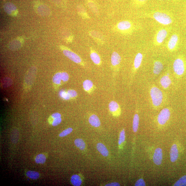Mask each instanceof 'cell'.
Here are the masks:
<instances>
[{
  "label": "cell",
  "mask_w": 186,
  "mask_h": 186,
  "mask_svg": "<svg viewBox=\"0 0 186 186\" xmlns=\"http://www.w3.org/2000/svg\"><path fill=\"white\" fill-rule=\"evenodd\" d=\"M121 57L120 55L116 52L112 53L111 57V63L113 66L119 65L121 62Z\"/></svg>",
  "instance_id": "5bb4252c"
},
{
  "label": "cell",
  "mask_w": 186,
  "mask_h": 186,
  "mask_svg": "<svg viewBox=\"0 0 186 186\" xmlns=\"http://www.w3.org/2000/svg\"><path fill=\"white\" fill-rule=\"evenodd\" d=\"M5 11L9 15H14L15 14L16 10V7L11 3H6L4 8Z\"/></svg>",
  "instance_id": "d6986e66"
},
{
  "label": "cell",
  "mask_w": 186,
  "mask_h": 186,
  "mask_svg": "<svg viewBox=\"0 0 186 186\" xmlns=\"http://www.w3.org/2000/svg\"><path fill=\"white\" fill-rule=\"evenodd\" d=\"M92 61L96 65H99L101 63V59L99 55L95 52H92L90 55Z\"/></svg>",
  "instance_id": "7402d4cb"
},
{
  "label": "cell",
  "mask_w": 186,
  "mask_h": 186,
  "mask_svg": "<svg viewBox=\"0 0 186 186\" xmlns=\"http://www.w3.org/2000/svg\"><path fill=\"white\" fill-rule=\"evenodd\" d=\"M163 64L159 61H157L154 64L153 72L156 74H158L163 69Z\"/></svg>",
  "instance_id": "ac0fdd59"
},
{
  "label": "cell",
  "mask_w": 186,
  "mask_h": 186,
  "mask_svg": "<svg viewBox=\"0 0 186 186\" xmlns=\"http://www.w3.org/2000/svg\"><path fill=\"white\" fill-rule=\"evenodd\" d=\"M143 59V55L140 53H139L136 56L134 60V67L137 69L140 66Z\"/></svg>",
  "instance_id": "44dd1931"
},
{
  "label": "cell",
  "mask_w": 186,
  "mask_h": 186,
  "mask_svg": "<svg viewBox=\"0 0 186 186\" xmlns=\"http://www.w3.org/2000/svg\"><path fill=\"white\" fill-rule=\"evenodd\" d=\"M154 18L159 23L167 25L172 23V20L171 18L166 14L156 12L153 14Z\"/></svg>",
  "instance_id": "7a4b0ae2"
},
{
  "label": "cell",
  "mask_w": 186,
  "mask_h": 186,
  "mask_svg": "<svg viewBox=\"0 0 186 186\" xmlns=\"http://www.w3.org/2000/svg\"><path fill=\"white\" fill-rule=\"evenodd\" d=\"M135 1L138 4L140 5L144 4L147 1V0H135Z\"/></svg>",
  "instance_id": "d590c367"
},
{
  "label": "cell",
  "mask_w": 186,
  "mask_h": 186,
  "mask_svg": "<svg viewBox=\"0 0 186 186\" xmlns=\"http://www.w3.org/2000/svg\"><path fill=\"white\" fill-rule=\"evenodd\" d=\"M89 121L92 126L95 127H99L101 124L99 118L95 114H92L89 118Z\"/></svg>",
  "instance_id": "7c38bea8"
},
{
  "label": "cell",
  "mask_w": 186,
  "mask_h": 186,
  "mask_svg": "<svg viewBox=\"0 0 186 186\" xmlns=\"http://www.w3.org/2000/svg\"><path fill=\"white\" fill-rule=\"evenodd\" d=\"M69 76L68 74L66 72L58 73L56 74L53 78V82L55 84L60 85L62 81L65 83L68 80Z\"/></svg>",
  "instance_id": "277c9868"
},
{
  "label": "cell",
  "mask_w": 186,
  "mask_h": 186,
  "mask_svg": "<svg viewBox=\"0 0 186 186\" xmlns=\"http://www.w3.org/2000/svg\"><path fill=\"white\" fill-rule=\"evenodd\" d=\"M120 185V184L118 183V182H112V183L107 184L106 185V186H117Z\"/></svg>",
  "instance_id": "8d00e7d4"
},
{
  "label": "cell",
  "mask_w": 186,
  "mask_h": 186,
  "mask_svg": "<svg viewBox=\"0 0 186 186\" xmlns=\"http://www.w3.org/2000/svg\"><path fill=\"white\" fill-rule=\"evenodd\" d=\"M59 95L61 97L65 100H68L70 99L67 91L65 90L61 91L59 92Z\"/></svg>",
  "instance_id": "f1b7e54d"
},
{
  "label": "cell",
  "mask_w": 186,
  "mask_h": 186,
  "mask_svg": "<svg viewBox=\"0 0 186 186\" xmlns=\"http://www.w3.org/2000/svg\"><path fill=\"white\" fill-rule=\"evenodd\" d=\"M71 182L74 186H79L81 184L82 180L79 176L78 175L75 174L71 177Z\"/></svg>",
  "instance_id": "ffe728a7"
},
{
  "label": "cell",
  "mask_w": 186,
  "mask_h": 186,
  "mask_svg": "<svg viewBox=\"0 0 186 186\" xmlns=\"http://www.w3.org/2000/svg\"><path fill=\"white\" fill-rule=\"evenodd\" d=\"M63 52L64 55L73 62L83 65L80 57L76 53L67 49L63 50Z\"/></svg>",
  "instance_id": "8992f818"
},
{
  "label": "cell",
  "mask_w": 186,
  "mask_h": 186,
  "mask_svg": "<svg viewBox=\"0 0 186 186\" xmlns=\"http://www.w3.org/2000/svg\"><path fill=\"white\" fill-rule=\"evenodd\" d=\"M83 87L84 90L89 94H90L96 89L94 83L91 80L89 79L84 81Z\"/></svg>",
  "instance_id": "9c48e42d"
},
{
  "label": "cell",
  "mask_w": 186,
  "mask_h": 186,
  "mask_svg": "<svg viewBox=\"0 0 186 186\" xmlns=\"http://www.w3.org/2000/svg\"><path fill=\"white\" fill-rule=\"evenodd\" d=\"M163 159L162 150L160 148L156 149L153 156V162L157 166H159L162 163Z\"/></svg>",
  "instance_id": "52a82bcc"
},
{
  "label": "cell",
  "mask_w": 186,
  "mask_h": 186,
  "mask_svg": "<svg viewBox=\"0 0 186 186\" xmlns=\"http://www.w3.org/2000/svg\"><path fill=\"white\" fill-rule=\"evenodd\" d=\"M174 72L178 76L183 75L185 71V67L183 60L180 58L175 60L173 65Z\"/></svg>",
  "instance_id": "3957f363"
},
{
  "label": "cell",
  "mask_w": 186,
  "mask_h": 186,
  "mask_svg": "<svg viewBox=\"0 0 186 186\" xmlns=\"http://www.w3.org/2000/svg\"><path fill=\"white\" fill-rule=\"evenodd\" d=\"M131 26V24L129 21H121L118 24L117 27L120 30H125L129 29Z\"/></svg>",
  "instance_id": "e0dca14e"
},
{
  "label": "cell",
  "mask_w": 186,
  "mask_h": 186,
  "mask_svg": "<svg viewBox=\"0 0 186 186\" xmlns=\"http://www.w3.org/2000/svg\"><path fill=\"white\" fill-rule=\"evenodd\" d=\"M99 152L104 156L107 157L109 155V151L106 146L102 143H99L96 145Z\"/></svg>",
  "instance_id": "9a60e30c"
},
{
  "label": "cell",
  "mask_w": 186,
  "mask_h": 186,
  "mask_svg": "<svg viewBox=\"0 0 186 186\" xmlns=\"http://www.w3.org/2000/svg\"><path fill=\"white\" fill-rule=\"evenodd\" d=\"M61 117L60 114L59 113H55L52 114L51 117L53 119L56 118H60Z\"/></svg>",
  "instance_id": "e575fe53"
},
{
  "label": "cell",
  "mask_w": 186,
  "mask_h": 186,
  "mask_svg": "<svg viewBox=\"0 0 186 186\" xmlns=\"http://www.w3.org/2000/svg\"><path fill=\"white\" fill-rule=\"evenodd\" d=\"M125 140V132L124 129L122 131L120 134L119 138V140L118 144L121 145L123 143Z\"/></svg>",
  "instance_id": "4dcf8cb0"
},
{
  "label": "cell",
  "mask_w": 186,
  "mask_h": 186,
  "mask_svg": "<svg viewBox=\"0 0 186 186\" xmlns=\"http://www.w3.org/2000/svg\"><path fill=\"white\" fill-rule=\"evenodd\" d=\"M46 160V156L42 154L38 155L35 158V161L37 164H44Z\"/></svg>",
  "instance_id": "484cf974"
},
{
  "label": "cell",
  "mask_w": 186,
  "mask_h": 186,
  "mask_svg": "<svg viewBox=\"0 0 186 186\" xmlns=\"http://www.w3.org/2000/svg\"><path fill=\"white\" fill-rule=\"evenodd\" d=\"M139 117L138 114H135L133 122V130L134 132H136L138 129Z\"/></svg>",
  "instance_id": "cb8c5ba5"
},
{
  "label": "cell",
  "mask_w": 186,
  "mask_h": 186,
  "mask_svg": "<svg viewBox=\"0 0 186 186\" xmlns=\"http://www.w3.org/2000/svg\"><path fill=\"white\" fill-rule=\"evenodd\" d=\"M27 177L32 179L36 180L39 177V174L35 171H29L26 173Z\"/></svg>",
  "instance_id": "d4e9b609"
},
{
  "label": "cell",
  "mask_w": 186,
  "mask_h": 186,
  "mask_svg": "<svg viewBox=\"0 0 186 186\" xmlns=\"http://www.w3.org/2000/svg\"><path fill=\"white\" fill-rule=\"evenodd\" d=\"M74 143L75 145L80 150H83L85 149V145L83 140L81 139H77L75 140Z\"/></svg>",
  "instance_id": "603a6c76"
},
{
  "label": "cell",
  "mask_w": 186,
  "mask_h": 186,
  "mask_svg": "<svg viewBox=\"0 0 186 186\" xmlns=\"http://www.w3.org/2000/svg\"><path fill=\"white\" fill-rule=\"evenodd\" d=\"M175 186H186V175L179 179L174 185Z\"/></svg>",
  "instance_id": "4316f807"
},
{
  "label": "cell",
  "mask_w": 186,
  "mask_h": 186,
  "mask_svg": "<svg viewBox=\"0 0 186 186\" xmlns=\"http://www.w3.org/2000/svg\"><path fill=\"white\" fill-rule=\"evenodd\" d=\"M109 108L110 111L114 116H118L119 115L120 112V109L119 105L116 101H112L109 105Z\"/></svg>",
  "instance_id": "ba28073f"
},
{
  "label": "cell",
  "mask_w": 186,
  "mask_h": 186,
  "mask_svg": "<svg viewBox=\"0 0 186 186\" xmlns=\"http://www.w3.org/2000/svg\"><path fill=\"white\" fill-rule=\"evenodd\" d=\"M150 94L153 106H160L162 103L163 99L162 91L158 88L154 87L151 89Z\"/></svg>",
  "instance_id": "6da1fadb"
},
{
  "label": "cell",
  "mask_w": 186,
  "mask_h": 186,
  "mask_svg": "<svg viewBox=\"0 0 186 186\" xmlns=\"http://www.w3.org/2000/svg\"><path fill=\"white\" fill-rule=\"evenodd\" d=\"M88 5L90 8L92 9H96V7L95 3L91 1H89L88 2Z\"/></svg>",
  "instance_id": "836d02e7"
},
{
  "label": "cell",
  "mask_w": 186,
  "mask_h": 186,
  "mask_svg": "<svg viewBox=\"0 0 186 186\" xmlns=\"http://www.w3.org/2000/svg\"><path fill=\"white\" fill-rule=\"evenodd\" d=\"M160 84L163 88L166 89L169 87L171 84V80L168 75H166L161 78Z\"/></svg>",
  "instance_id": "2e32d148"
},
{
  "label": "cell",
  "mask_w": 186,
  "mask_h": 186,
  "mask_svg": "<svg viewBox=\"0 0 186 186\" xmlns=\"http://www.w3.org/2000/svg\"><path fill=\"white\" fill-rule=\"evenodd\" d=\"M178 37L177 35H173L171 36L168 42V47L170 50H173L177 45Z\"/></svg>",
  "instance_id": "4fadbf2b"
},
{
  "label": "cell",
  "mask_w": 186,
  "mask_h": 186,
  "mask_svg": "<svg viewBox=\"0 0 186 186\" xmlns=\"http://www.w3.org/2000/svg\"><path fill=\"white\" fill-rule=\"evenodd\" d=\"M53 119H54V120H53V121L52 124V126L54 127L56 126H57V125H58L60 124L62 121V119L61 117L56 118Z\"/></svg>",
  "instance_id": "1f68e13d"
},
{
  "label": "cell",
  "mask_w": 186,
  "mask_h": 186,
  "mask_svg": "<svg viewBox=\"0 0 186 186\" xmlns=\"http://www.w3.org/2000/svg\"><path fill=\"white\" fill-rule=\"evenodd\" d=\"M170 156L171 161L172 162H176L178 159V151L176 144H174L172 146L170 150Z\"/></svg>",
  "instance_id": "30bf717a"
},
{
  "label": "cell",
  "mask_w": 186,
  "mask_h": 186,
  "mask_svg": "<svg viewBox=\"0 0 186 186\" xmlns=\"http://www.w3.org/2000/svg\"><path fill=\"white\" fill-rule=\"evenodd\" d=\"M73 129L72 128H69L67 129L66 130L63 131L59 135V137H63L66 136L68 135L69 134L73 131Z\"/></svg>",
  "instance_id": "83f0119b"
},
{
  "label": "cell",
  "mask_w": 186,
  "mask_h": 186,
  "mask_svg": "<svg viewBox=\"0 0 186 186\" xmlns=\"http://www.w3.org/2000/svg\"><path fill=\"white\" fill-rule=\"evenodd\" d=\"M135 185V186H145V183L144 180L143 179L141 178L136 182Z\"/></svg>",
  "instance_id": "d6a6232c"
},
{
  "label": "cell",
  "mask_w": 186,
  "mask_h": 186,
  "mask_svg": "<svg viewBox=\"0 0 186 186\" xmlns=\"http://www.w3.org/2000/svg\"><path fill=\"white\" fill-rule=\"evenodd\" d=\"M167 33V31L164 29L160 30L157 33L156 41L159 44L162 43L166 38Z\"/></svg>",
  "instance_id": "8fae6325"
},
{
  "label": "cell",
  "mask_w": 186,
  "mask_h": 186,
  "mask_svg": "<svg viewBox=\"0 0 186 186\" xmlns=\"http://www.w3.org/2000/svg\"><path fill=\"white\" fill-rule=\"evenodd\" d=\"M68 94L70 98L73 99L76 98L78 96V94L76 91L72 89H70L67 91Z\"/></svg>",
  "instance_id": "f546056e"
},
{
  "label": "cell",
  "mask_w": 186,
  "mask_h": 186,
  "mask_svg": "<svg viewBox=\"0 0 186 186\" xmlns=\"http://www.w3.org/2000/svg\"><path fill=\"white\" fill-rule=\"evenodd\" d=\"M170 116L169 110L166 108L163 109L159 113L157 119L159 123L161 125L165 124L169 120Z\"/></svg>",
  "instance_id": "5b68a950"
}]
</instances>
